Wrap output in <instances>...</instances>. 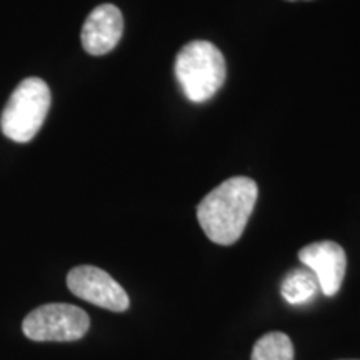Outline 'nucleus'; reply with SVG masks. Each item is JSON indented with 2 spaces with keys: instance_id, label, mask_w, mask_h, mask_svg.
Wrapping results in <instances>:
<instances>
[{
  "instance_id": "nucleus-1",
  "label": "nucleus",
  "mask_w": 360,
  "mask_h": 360,
  "mask_svg": "<svg viewBox=\"0 0 360 360\" xmlns=\"http://www.w3.org/2000/svg\"><path fill=\"white\" fill-rule=\"evenodd\" d=\"M257 197L259 187L252 179H227L207 193L197 207L202 231L214 244H236L245 231Z\"/></svg>"
},
{
  "instance_id": "nucleus-2",
  "label": "nucleus",
  "mask_w": 360,
  "mask_h": 360,
  "mask_svg": "<svg viewBox=\"0 0 360 360\" xmlns=\"http://www.w3.org/2000/svg\"><path fill=\"white\" fill-rule=\"evenodd\" d=\"M175 77L191 102L210 101L227 77L222 52L207 40L188 42L175 57Z\"/></svg>"
},
{
  "instance_id": "nucleus-3",
  "label": "nucleus",
  "mask_w": 360,
  "mask_h": 360,
  "mask_svg": "<svg viewBox=\"0 0 360 360\" xmlns=\"http://www.w3.org/2000/svg\"><path fill=\"white\" fill-rule=\"evenodd\" d=\"M51 89L39 77H29L13 89L0 115V129L13 142H30L51 109Z\"/></svg>"
},
{
  "instance_id": "nucleus-4",
  "label": "nucleus",
  "mask_w": 360,
  "mask_h": 360,
  "mask_svg": "<svg viewBox=\"0 0 360 360\" xmlns=\"http://www.w3.org/2000/svg\"><path fill=\"white\" fill-rule=\"evenodd\" d=\"M90 327L85 310L72 304H45L32 310L22 323L27 339L35 342H74Z\"/></svg>"
},
{
  "instance_id": "nucleus-5",
  "label": "nucleus",
  "mask_w": 360,
  "mask_h": 360,
  "mask_svg": "<svg viewBox=\"0 0 360 360\" xmlns=\"http://www.w3.org/2000/svg\"><path fill=\"white\" fill-rule=\"evenodd\" d=\"M67 287L79 299L112 312H124L130 305L129 295L122 285L105 270L94 265H79L72 269L67 276Z\"/></svg>"
},
{
  "instance_id": "nucleus-6",
  "label": "nucleus",
  "mask_w": 360,
  "mask_h": 360,
  "mask_svg": "<svg viewBox=\"0 0 360 360\" xmlns=\"http://www.w3.org/2000/svg\"><path fill=\"white\" fill-rule=\"evenodd\" d=\"M299 260L314 274L323 295L334 297L340 290L347 270L345 250L332 240L314 242L299 252Z\"/></svg>"
},
{
  "instance_id": "nucleus-7",
  "label": "nucleus",
  "mask_w": 360,
  "mask_h": 360,
  "mask_svg": "<svg viewBox=\"0 0 360 360\" xmlns=\"http://www.w3.org/2000/svg\"><path fill=\"white\" fill-rule=\"evenodd\" d=\"M124 34L122 12L112 4H102L89 13L84 22L80 40L90 56H103L117 47Z\"/></svg>"
},
{
  "instance_id": "nucleus-8",
  "label": "nucleus",
  "mask_w": 360,
  "mask_h": 360,
  "mask_svg": "<svg viewBox=\"0 0 360 360\" xmlns=\"http://www.w3.org/2000/svg\"><path fill=\"white\" fill-rule=\"evenodd\" d=\"M319 282L309 269L290 270L283 278L281 294L287 304L302 305L307 304L317 295Z\"/></svg>"
},
{
  "instance_id": "nucleus-9",
  "label": "nucleus",
  "mask_w": 360,
  "mask_h": 360,
  "mask_svg": "<svg viewBox=\"0 0 360 360\" xmlns=\"http://www.w3.org/2000/svg\"><path fill=\"white\" fill-rule=\"evenodd\" d=\"M252 360H294V345L289 335L269 332L255 342Z\"/></svg>"
},
{
  "instance_id": "nucleus-10",
  "label": "nucleus",
  "mask_w": 360,
  "mask_h": 360,
  "mask_svg": "<svg viewBox=\"0 0 360 360\" xmlns=\"http://www.w3.org/2000/svg\"><path fill=\"white\" fill-rule=\"evenodd\" d=\"M289 2H297V0H289Z\"/></svg>"
}]
</instances>
